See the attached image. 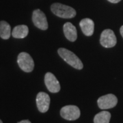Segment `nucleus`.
I'll list each match as a JSON object with an SVG mask.
<instances>
[{
    "label": "nucleus",
    "instance_id": "1",
    "mask_svg": "<svg viewBox=\"0 0 123 123\" xmlns=\"http://www.w3.org/2000/svg\"><path fill=\"white\" fill-rule=\"evenodd\" d=\"M57 52L60 56L72 67L78 70H81L83 68L84 65L82 62L72 51L66 49L60 48L57 50Z\"/></svg>",
    "mask_w": 123,
    "mask_h": 123
},
{
    "label": "nucleus",
    "instance_id": "2",
    "mask_svg": "<svg viewBox=\"0 0 123 123\" xmlns=\"http://www.w3.org/2000/svg\"><path fill=\"white\" fill-rule=\"evenodd\" d=\"M51 10L54 14L63 18H72L76 16V11L72 7L62 4L60 3H55L51 5Z\"/></svg>",
    "mask_w": 123,
    "mask_h": 123
},
{
    "label": "nucleus",
    "instance_id": "3",
    "mask_svg": "<svg viewBox=\"0 0 123 123\" xmlns=\"http://www.w3.org/2000/svg\"><path fill=\"white\" fill-rule=\"evenodd\" d=\"M17 62L20 68L24 72L30 73L34 70V62L30 55L25 52L19 53L17 57Z\"/></svg>",
    "mask_w": 123,
    "mask_h": 123
},
{
    "label": "nucleus",
    "instance_id": "4",
    "mask_svg": "<svg viewBox=\"0 0 123 123\" xmlns=\"http://www.w3.org/2000/svg\"><path fill=\"white\" fill-rule=\"evenodd\" d=\"M100 43L103 47L106 48H111L114 47L117 43L114 32L110 29L105 30L101 33Z\"/></svg>",
    "mask_w": 123,
    "mask_h": 123
},
{
    "label": "nucleus",
    "instance_id": "5",
    "mask_svg": "<svg viewBox=\"0 0 123 123\" xmlns=\"http://www.w3.org/2000/svg\"><path fill=\"white\" fill-rule=\"evenodd\" d=\"M98 105L101 110H108L114 107L118 103V98L112 94L101 97L97 101Z\"/></svg>",
    "mask_w": 123,
    "mask_h": 123
},
{
    "label": "nucleus",
    "instance_id": "6",
    "mask_svg": "<svg viewBox=\"0 0 123 123\" xmlns=\"http://www.w3.org/2000/svg\"><path fill=\"white\" fill-rule=\"evenodd\" d=\"M60 115L67 120H75L80 116V110L75 105H66L60 110Z\"/></svg>",
    "mask_w": 123,
    "mask_h": 123
},
{
    "label": "nucleus",
    "instance_id": "7",
    "mask_svg": "<svg viewBox=\"0 0 123 123\" xmlns=\"http://www.w3.org/2000/svg\"><path fill=\"white\" fill-rule=\"evenodd\" d=\"M32 21L36 27L40 30H46L48 28V23L44 13L39 9L35 10L32 14Z\"/></svg>",
    "mask_w": 123,
    "mask_h": 123
},
{
    "label": "nucleus",
    "instance_id": "8",
    "mask_svg": "<svg viewBox=\"0 0 123 123\" xmlns=\"http://www.w3.org/2000/svg\"><path fill=\"white\" fill-rule=\"evenodd\" d=\"M44 83L49 90L52 93H57L60 90V84L56 77L51 73H47L44 75Z\"/></svg>",
    "mask_w": 123,
    "mask_h": 123
},
{
    "label": "nucleus",
    "instance_id": "9",
    "mask_svg": "<svg viewBox=\"0 0 123 123\" xmlns=\"http://www.w3.org/2000/svg\"><path fill=\"white\" fill-rule=\"evenodd\" d=\"M36 105L40 112L45 113L49 110L50 105V97L47 93L39 92L36 96Z\"/></svg>",
    "mask_w": 123,
    "mask_h": 123
},
{
    "label": "nucleus",
    "instance_id": "10",
    "mask_svg": "<svg viewBox=\"0 0 123 123\" xmlns=\"http://www.w3.org/2000/svg\"><path fill=\"white\" fill-rule=\"evenodd\" d=\"M79 25L84 34L87 36H90L94 33V23L92 19L86 18L82 19Z\"/></svg>",
    "mask_w": 123,
    "mask_h": 123
},
{
    "label": "nucleus",
    "instance_id": "11",
    "mask_svg": "<svg viewBox=\"0 0 123 123\" xmlns=\"http://www.w3.org/2000/svg\"><path fill=\"white\" fill-rule=\"evenodd\" d=\"M63 30L66 38L70 42H74L77 40V29L71 23H66L63 26Z\"/></svg>",
    "mask_w": 123,
    "mask_h": 123
},
{
    "label": "nucleus",
    "instance_id": "12",
    "mask_svg": "<svg viewBox=\"0 0 123 123\" xmlns=\"http://www.w3.org/2000/svg\"><path fill=\"white\" fill-rule=\"evenodd\" d=\"M29 33L28 27L25 25H17L13 29L12 31V36L15 38H24Z\"/></svg>",
    "mask_w": 123,
    "mask_h": 123
},
{
    "label": "nucleus",
    "instance_id": "13",
    "mask_svg": "<svg viewBox=\"0 0 123 123\" xmlns=\"http://www.w3.org/2000/svg\"><path fill=\"white\" fill-rule=\"evenodd\" d=\"M11 34V27L9 23L4 21H0V37L2 39L7 40Z\"/></svg>",
    "mask_w": 123,
    "mask_h": 123
},
{
    "label": "nucleus",
    "instance_id": "14",
    "mask_svg": "<svg viewBox=\"0 0 123 123\" xmlns=\"http://www.w3.org/2000/svg\"><path fill=\"white\" fill-rule=\"evenodd\" d=\"M111 114L109 111H103L97 114L94 118V123H110Z\"/></svg>",
    "mask_w": 123,
    "mask_h": 123
},
{
    "label": "nucleus",
    "instance_id": "15",
    "mask_svg": "<svg viewBox=\"0 0 123 123\" xmlns=\"http://www.w3.org/2000/svg\"><path fill=\"white\" fill-rule=\"evenodd\" d=\"M107 1H109L110 2H111V3H113V4H116V3H118V2H120L121 0H107Z\"/></svg>",
    "mask_w": 123,
    "mask_h": 123
},
{
    "label": "nucleus",
    "instance_id": "16",
    "mask_svg": "<svg viewBox=\"0 0 123 123\" xmlns=\"http://www.w3.org/2000/svg\"><path fill=\"white\" fill-rule=\"evenodd\" d=\"M18 123H31V122L30 120H23L20 121Z\"/></svg>",
    "mask_w": 123,
    "mask_h": 123
},
{
    "label": "nucleus",
    "instance_id": "17",
    "mask_svg": "<svg viewBox=\"0 0 123 123\" xmlns=\"http://www.w3.org/2000/svg\"><path fill=\"white\" fill-rule=\"evenodd\" d=\"M120 34H121V35H122V36H123V25L120 27Z\"/></svg>",
    "mask_w": 123,
    "mask_h": 123
},
{
    "label": "nucleus",
    "instance_id": "18",
    "mask_svg": "<svg viewBox=\"0 0 123 123\" xmlns=\"http://www.w3.org/2000/svg\"><path fill=\"white\" fill-rule=\"evenodd\" d=\"M0 123H2V121H1V120H0Z\"/></svg>",
    "mask_w": 123,
    "mask_h": 123
}]
</instances>
